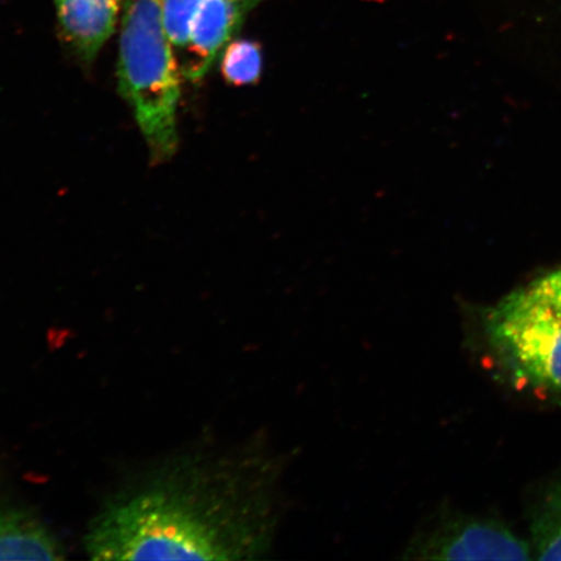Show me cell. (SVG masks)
<instances>
[{
    "label": "cell",
    "mask_w": 561,
    "mask_h": 561,
    "mask_svg": "<svg viewBox=\"0 0 561 561\" xmlns=\"http://www.w3.org/2000/svg\"><path fill=\"white\" fill-rule=\"evenodd\" d=\"M285 458L264 437L128 494L91 525L94 560H259L284 518Z\"/></svg>",
    "instance_id": "cell-1"
},
{
    "label": "cell",
    "mask_w": 561,
    "mask_h": 561,
    "mask_svg": "<svg viewBox=\"0 0 561 561\" xmlns=\"http://www.w3.org/2000/svg\"><path fill=\"white\" fill-rule=\"evenodd\" d=\"M180 76L163 0H128L118 47V90L135 114L153 164L165 163L178 151Z\"/></svg>",
    "instance_id": "cell-2"
},
{
    "label": "cell",
    "mask_w": 561,
    "mask_h": 561,
    "mask_svg": "<svg viewBox=\"0 0 561 561\" xmlns=\"http://www.w3.org/2000/svg\"><path fill=\"white\" fill-rule=\"evenodd\" d=\"M496 360L517 380L561 397V319L529 286L482 313Z\"/></svg>",
    "instance_id": "cell-3"
},
{
    "label": "cell",
    "mask_w": 561,
    "mask_h": 561,
    "mask_svg": "<svg viewBox=\"0 0 561 561\" xmlns=\"http://www.w3.org/2000/svg\"><path fill=\"white\" fill-rule=\"evenodd\" d=\"M533 547L508 526L447 508L434 514L405 543L407 560H529Z\"/></svg>",
    "instance_id": "cell-4"
},
{
    "label": "cell",
    "mask_w": 561,
    "mask_h": 561,
    "mask_svg": "<svg viewBox=\"0 0 561 561\" xmlns=\"http://www.w3.org/2000/svg\"><path fill=\"white\" fill-rule=\"evenodd\" d=\"M62 39L77 58L91 62L121 16L124 0H54Z\"/></svg>",
    "instance_id": "cell-5"
},
{
    "label": "cell",
    "mask_w": 561,
    "mask_h": 561,
    "mask_svg": "<svg viewBox=\"0 0 561 561\" xmlns=\"http://www.w3.org/2000/svg\"><path fill=\"white\" fill-rule=\"evenodd\" d=\"M59 539L31 511L0 497V560H61Z\"/></svg>",
    "instance_id": "cell-6"
},
{
    "label": "cell",
    "mask_w": 561,
    "mask_h": 561,
    "mask_svg": "<svg viewBox=\"0 0 561 561\" xmlns=\"http://www.w3.org/2000/svg\"><path fill=\"white\" fill-rule=\"evenodd\" d=\"M219 59L221 75L230 85H252L261 79L263 54L254 41L231 39Z\"/></svg>",
    "instance_id": "cell-7"
},
{
    "label": "cell",
    "mask_w": 561,
    "mask_h": 561,
    "mask_svg": "<svg viewBox=\"0 0 561 561\" xmlns=\"http://www.w3.org/2000/svg\"><path fill=\"white\" fill-rule=\"evenodd\" d=\"M205 2L206 0H163L167 33L178 60L181 54L185 51L188 37H191L195 13ZM256 2L262 4L265 0H256Z\"/></svg>",
    "instance_id": "cell-8"
},
{
    "label": "cell",
    "mask_w": 561,
    "mask_h": 561,
    "mask_svg": "<svg viewBox=\"0 0 561 561\" xmlns=\"http://www.w3.org/2000/svg\"><path fill=\"white\" fill-rule=\"evenodd\" d=\"M531 547L538 560H561V514H545L531 525Z\"/></svg>",
    "instance_id": "cell-9"
},
{
    "label": "cell",
    "mask_w": 561,
    "mask_h": 561,
    "mask_svg": "<svg viewBox=\"0 0 561 561\" xmlns=\"http://www.w3.org/2000/svg\"><path fill=\"white\" fill-rule=\"evenodd\" d=\"M528 286L561 319V268L546 273Z\"/></svg>",
    "instance_id": "cell-10"
}]
</instances>
